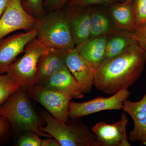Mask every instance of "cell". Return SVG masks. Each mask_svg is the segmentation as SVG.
Masks as SVG:
<instances>
[{
  "mask_svg": "<svg viewBox=\"0 0 146 146\" xmlns=\"http://www.w3.org/2000/svg\"><path fill=\"white\" fill-rule=\"evenodd\" d=\"M146 64V52L136 42L121 54L105 59L96 70L94 85L105 94L128 89L138 80Z\"/></svg>",
  "mask_w": 146,
  "mask_h": 146,
  "instance_id": "obj_1",
  "label": "cell"
},
{
  "mask_svg": "<svg viewBox=\"0 0 146 146\" xmlns=\"http://www.w3.org/2000/svg\"><path fill=\"white\" fill-rule=\"evenodd\" d=\"M27 91L21 88L11 95L0 106V115L9 121L15 135L32 131L40 137H52L39 130L44 121L35 112Z\"/></svg>",
  "mask_w": 146,
  "mask_h": 146,
  "instance_id": "obj_2",
  "label": "cell"
},
{
  "mask_svg": "<svg viewBox=\"0 0 146 146\" xmlns=\"http://www.w3.org/2000/svg\"><path fill=\"white\" fill-rule=\"evenodd\" d=\"M41 115L46 125L39 130L56 138L61 146H98L95 133L83 123L63 122L46 112Z\"/></svg>",
  "mask_w": 146,
  "mask_h": 146,
  "instance_id": "obj_3",
  "label": "cell"
},
{
  "mask_svg": "<svg viewBox=\"0 0 146 146\" xmlns=\"http://www.w3.org/2000/svg\"><path fill=\"white\" fill-rule=\"evenodd\" d=\"M36 38L47 47L68 52L74 48L63 9L54 11L38 18Z\"/></svg>",
  "mask_w": 146,
  "mask_h": 146,
  "instance_id": "obj_4",
  "label": "cell"
},
{
  "mask_svg": "<svg viewBox=\"0 0 146 146\" xmlns=\"http://www.w3.org/2000/svg\"><path fill=\"white\" fill-rule=\"evenodd\" d=\"M48 49L36 37L26 46L24 55L9 66L6 74L21 88L27 91L34 85L39 58Z\"/></svg>",
  "mask_w": 146,
  "mask_h": 146,
  "instance_id": "obj_5",
  "label": "cell"
},
{
  "mask_svg": "<svg viewBox=\"0 0 146 146\" xmlns=\"http://www.w3.org/2000/svg\"><path fill=\"white\" fill-rule=\"evenodd\" d=\"M27 91L29 96L43 106L54 117L63 122L68 121L69 106L74 98L70 95L38 85H33Z\"/></svg>",
  "mask_w": 146,
  "mask_h": 146,
  "instance_id": "obj_6",
  "label": "cell"
},
{
  "mask_svg": "<svg viewBox=\"0 0 146 146\" xmlns=\"http://www.w3.org/2000/svg\"><path fill=\"white\" fill-rule=\"evenodd\" d=\"M130 96L128 89H123L108 98L97 97L81 103L71 101L68 111L69 118L77 119L103 110H122L124 102Z\"/></svg>",
  "mask_w": 146,
  "mask_h": 146,
  "instance_id": "obj_7",
  "label": "cell"
},
{
  "mask_svg": "<svg viewBox=\"0 0 146 146\" xmlns=\"http://www.w3.org/2000/svg\"><path fill=\"white\" fill-rule=\"evenodd\" d=\"M25 0H10L0 18V40L20 30L29 31L35 28L38 19L29 14L24 7Z\"/></svg>",
  "mask_w": 146,
  "mask_h": 146,
  "instance_id": "obj_8",
  "label": "cell"
},
{
  "mask_svg": "<svg viewBox=\"0 0 146 146\" xmlns=\"http://www.w3.org/2000/svg\"><path fill=\"white\" fill-rule=\"evenodd\" d=\"M36 27L26 33H19L0 40V74L6 73L16 57L25 51L26 46L36 38Z\"/></svg>",
  "mask_w": 146,
  "mask_h": 146,
  "instance_id": "obj_9",
  "label": "cell"
},
{
  "mask_svg": "<svg viewBox=\"0 0 146 146\" xmlns=\"http://www.w3.org/2000/svg\"><path fill=\"white\" fill-rule=\"evenodd\" d=\"M128 120L126 113L124 112L115 123L101 121L91 128L96 136L98 146H130L126 134Z\"/></svg>",
  "mask_w": 146,
  "mask_h": 146,
  "instance_id": "obj_10",
  "label": "cell"
},
{
  "mask_svg": "<svg viewBox=\"0 0 146 146\" xmlns=\"http://www.w3.org/2000/svg\"><path fill=\"white\" fill-rule=\"evenodd\" d=\"M67 6L63 10L76 46L90 38L92 7L78 5Z\"/></svg>",
  "mask_w": 146,
  "mask_h": 146,
  "instance_id": "obj_11",
  "label": "cell"
},
{
  "mask_svg": "<svg viewBox=\"0 0 146 146\" xmlns=\"http://www.w3.org/2000/svg\"><path fill=\"white\" fill-rule=\"evenodd\" d=\"M67 52L49 48L38 61L34 85L42 86L55 74L66 67Z\"/></svg>",
  "mask_w": 146,
  "mask_h": 146,
  "instance_id": "obj_12",
  "label": "cell"
},
{
  "mask_svg": "<svg viewBox=\"0 0 146 146\" xmlns=\"http://www.w3.org/2000/svg\"><path fill=\"white\" fill-rule=\"evenodd\" d=\"M122 110L133 121V128L129 132V140L131 142L138 141L146 146V93L139 101L126 100Z\"/></svg>",
  "mask_w": 146,
  "mask_h": 146,
  "instance_id": "obj_13",
  "label": "cell"
},
{
  "mask_svg": "<svg viewBox=\"0 0 146 146\" xmlns=\"http://www.w3.org/2000/svg\"><path fill=\"white\" fill-rule=\"evenodd\" d=\"M66 65L81 86L84 94H89L94 85L96 70L73 49L67 52Z\"/></svg>",
  "mask_w": 146,
  "mask_h": 146,
  "instance_id": "obj_14",
  "label": "cell"
},
{
  "mask_svg": "<svg viewBox=\"0 0 146 146\" xmlns=\"http://www.w3.org/2000/svg\"><path fill=\"white\" fill-rule=\"evenodd\" d=\"M108 36L90 37L75 47L80 55L96 70L104 60Z\"/></svg>",
  "mask_w": 146,
  "mask_h": 146,
  "instance_id": "obj_15",
  "label": "cell"
},
{
  "mask_svg": "<svg viewBox=\"0 0 146 146\" xmlns=\"http://www.w3.org/2000/svg\"><path fill=\"white\" fill-rule=\"evenodd\" d=\"M41 86L67 93L74 98H81L84 94L81 86L67 66L55 74Z\"/></svg>",
  "mask_w": 146,
  "mask_h": 146,
  "instance_id": "obj_16",
  "label": "cell"
},
{
  "mask_svg": "<svg viewBox=\"0 0 146 146\" xmlns=\"http://www.w3.org/2000/svg\"><path fill=\"white\" fill-rule=\"evenodd\" d=\"M132 2L113 4L108 12L115 25L120 30L133 33L136 30Z\"/></svg>",
  "mask_w": 146,
  "mask_h": 146,
  "instance_id": "obj_17",
  "label": "cell"
},
{
  "mask_svg": "<svg viewBox=\"0 0 146 146\" xmlns=\"http://www.w3.org/2000/svg\"><path fill=\"white\" fill-rule=\"evenodd\" d=\"M121 31L115 25L108 11L92 8L90 38L110 36Z\"/></svg>",
  "mask_w": 146,
  "mask_h": 146,
  "instance_id": "obj_18",
  "label": "cell"
},
{
  "mask_svg": "<svg viewBox=\"0 0 146 146\" xmlns=\"http://www.w3.org/2000/svg\"><path fill=\"white\" fill-rule=\"evenodd\" d=\"M136 43L133 33L131 32L121 31L108 36L105 59L118 55Z\"/></svg>",
  "mask_w": 146,
  "mask_h": 146,
  "instance_id": "obj_19",
  "label": "cell"
},
{
  "mask_svg": "<svg viewBox=\"0 0 146 146\" xmlns=\"http://www.w3.org/2000/svg\"><path fill=\"white\" fill-rule=\"evenodd\" d=\"M21 87L7 74H0V106Z\"/></svg>",
  "mask_w": 146,
  "mask_h": 146,
  "instance_id": "obj_20",
  "label": "cell"
},
{
  "mask_svg": "<svg viewBox=\"0 0 146 146\" xmlns=\"http://www.w3.org/2000/svg\"><path fill=\"white\" fill-rule=\"evenodd\" d=\"M133 6L136 29L146 24V0H133Z\"/></svg>",
  "mask_w": 146,
  "mask_h": 146,
  "instance_id": "obj_21",
  "label": "cell"
},
{
  "mask_svg": "<svg viewBox=\"0 0 146 146\" xmlns=\"http://www.w3.org/2000/svg\"><path fill=\"white\" fill-rule=\"evenodd\" d=\"M43 2V0H25L23 5L29 14L38 19L45 14Z\"/></svg>",
  "mask_w": 146,
  "mask_h": 146,
  "instance_id": "obj_22",
  "label": "cell"
},
{
  "mask_svg": "<svg viewBox=\"0 0 146 146\" xmlns=\"http://www.w3.org/2000/svg\"><path fill=\"white\" fill-rule=\"evenodd\" d=\"M32 131H26L21 133L17 140L16 145L19 146H41L42 140Z\"/></svg>",
  "mask_w": 146,
  "mask_h": 146,
  "instance_id": "obj_23",
  "label": "cell"
},
{
  "mask_svg": "<svg viewBox=\"0 0 146 146\" xmlns=\"http://www.w3.org/2000/svg\"><path fill=\"white\" fill-rule=\"evenodd\" d=\"M12 133L13 132L9 121L0 115V145L8 141Z\"/></svg>",
  "mask_w": 146,
  "mask_h": 146,
  "instance_id": "obj_24",
  "label": "cell"
},
{
  "mask_svg": "<svg viewBox=\"0 0 146 146\" xmlns=\"http://www.w3.org/2000/svg\"><path fill=\"white\" fill-rule=\"evenodd\" d=\"M119 0H69L66 5H78L81 7L91 6L93 5H112Z\"/></svg>",
  "mask_w": 146,
  "mask_h": 146,
  "instance_id": "obj_25",
  "label": "cell"
},
{
  "mask_svg": "<svg viewBox=\"0 0 146 146\" xmlns=\"http://www.w3.org/2000/svg\"><path fill=\"white\" fill-rule=\"evenodd\" d=\"M69 0H45L43 2L44 10L45 9L49 11L50 12L62 9L67 4Z\"/></svg>",
  "mask_w": 146,
  "mask_h": 146,
  "instance_id": "obj_26",
  "label": "cell"
},
{
  "mask_svg": "<svg viewBox=\"0 0 146 146\" xmlns=\"http://www.w3.org/2000/svg\"><path fill=\"white\" fill-rule=\"evenodd\" d=\"M133 35L138 45L146 52V24L136 29L133 33Z\"/></svg>",
  "mask_w": 146,
  "mask_h": 146,
  "instance_id": "obj_27",
  "label": "cell"
},
{
  "mask_svg": "<svg viewBox=\"0 0 146 146\" xmlns=\"http://www.w3.org/2000/svg\"><path fill=\"white\" fill-rule=\"evenodd\" d=\"M41 146H61L59 142L53 137H48L42 140Z\"/></svg>",
  "mask_w": 146,
  "mask_h": 146,
  "instance_id": "obj_28",
  "label": "cell"
},
{
  "mask_svg": "<svg viewBox=\"0 0 146 146\" xmlns=\"http://www.w3.org/2000/svg\"><path fill=\"white\" fill-rule=\"evenodd\" d=\"M9 1L10 0H0V18L7 8Z\"/></svg>",
  "mask_w": 146,
  "mask_h": 146,
  "instance_id": "obj_29",
  "label": "cell"
},
{
  "mask_svg": "<svg viewBox=\"0 0 146 146\" xmlns=\"http://www.w3.org/2000/svg\"><path fill=\"white\" fill-rule=\"evenodd\" d=\"M121 2H132L133 0H119Z\"/></svg>",
  "mask_w": 146,
  "mask_h": 146,
  "instance_id": "obj_30",
  "label": "cell"
}]
</instances>
